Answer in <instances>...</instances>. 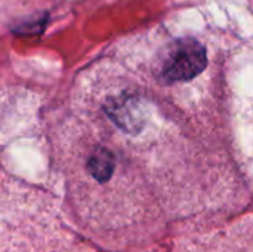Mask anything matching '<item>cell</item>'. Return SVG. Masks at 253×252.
I'll return each instance as SVG.
<instances>
[{
  "label": "cell",
  "mask_w": 253,
  "mask_h": 252,
  "mask_svg": "<svg viewBox=\"0 0 253 252\" xmlns=\"http://www.w3.org/2000/svg\"><path fill=\"white\" fill-rule=\"evenodd\" d=\"M0 252H79V244L47 211L0 209Z\"/></svg>",
  "instance_id": "cell-1"
},
{
  "label": "cell",
  "mask_w": 253,
  "mask_h": 252,
  "mask_svg": "<svg viewBox=\"0 0 253 252\" xmlns=\"http://www.w3.org/2000/svg\"><path fill=\"white\" fill-rule=\"evenodd\" d=\"M208 65L206 49L196 39H178L169 45L162 62L160 74L166 82H184L196 77Z\"/></svg>",
  "instance_id": "cell-2"
},
{
  "label": "cell",
  "mask_w": 253,
  "mask_h": 252,
  "mask_svg": "<svg viewBox=\"0 0 253 252\" xmlns=\"http://www.w3.org/2000/svg\"><path fill=\"white\" fill-rule=\"evenodd\" d=\"M107 116L122 129L136 132L144 126V110L135 97H111L105 104Z\"/></svg>",
  "instance_id": "cell-3"
}]
</instances>
